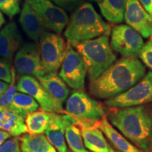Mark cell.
<instances>
[{"label": "cell", "instance_id": "obj_1", "mask_svg": "<svg viewBox=\"0 0 152 152\" xmlns=\"http://www.w3.org/2000/svg\"><path fill=\"white\" fill-rule=\"evenodd\" d=\"M146 67L136 56L123 57L90 84L91 94L111 99L126 92L145 75Z\"/></svg>", "mask_w": 152, "mask_h": 152}, {"label": "cell", "instance_id": "obj_2", "mask_svg": "<svg viewBox=\"0 0 152 152\" xmlns=\"http://www.w3.org/2000/svg\"><path fill=\"white\" fill-rule=\"evenodd\" d=\"M115 128L135 147L145 152L152 151V113L144 106L123 108L109 115Z\"/></svg>", "mask_w": 152, "mask_h": 152}, {"label": "cell", "instance_id": "obj_3", "mask_svg": "<svg viewBox=\"0 0 152 152\" xmlns=\"http://www.w3.org/2000/svg\"><path fill=\"white\" fill-rule=\"evenodd\" d=\"M111 26L95 10L92 4L85 2L74 11L69 18L64 36L72 46L80 42L110 35Z\"/></svg>", "mask_w": 152, "mask_h": 152}, {"label": "cell", "instance_id": "obj_4", "mask_svg": "<svg viewBox=\"0 0 152 152\" xmlns=\"http://www.w3.org/2000/svg\"><path fill=\"white\" fill-rule=\"evenodd\" d=\"M84 62L89 80L94 81L116 60L109 43V35H104L74 45Z\"/></svg>", "mask_w": 152, "mask_h": 152}, {"label": "cell", "instance_id": "obj_5", "mask_svg": "<svg viewBox=\"0 0 152 152\" xmlns=\"http://www.w3.org/2000/svg\"><path fill=\"white\" fill-rule=\"evenodd\" d=\"M66 111L79 125H94L105 114L102 104L83 90L72 93L66 102Z\"/></svg>", "mask_w": 152, "mask_h": 152}, {"label": "cell", "instance_id": "obj_6", "mask_svg": "<svg viewBox=\"0 0 152 152\" xmlns=\"http://www.w3.org/2000/svg\"><path fill=\"white\" fill-rule=\"evenodd\" d=\"M39 47L45 73H56L66 52L65 39L58 34L45 31L39 38Z\"/></svg>", "mask_w": 152, "mask_h": 152}, {"label": "cell", "instance_id": "obj_7", "mask_svg": "<svg viewBox=\"0 0 152 152\" xmlns=\"http://www.w3.org/2000/svg\"><path fill=\"white\" fill-rule=\"evenodd\" d=\"M152 102V71H149L126 92L105 102L113 108H128L144 105Z\"/></svg>", "mask_w": 152, "mask_h": 152}, {"label": "cell", "instance_id": "obj_8", "mask_svg": "<svg viewBox=\"0 0 152 152\" xmlns=\"http://www.w3.org/2000/svg\"><path fill=\"white\" fill-rule=\"evenodd\" d=\"M40 19L45 30L61 35L69 18L64 9L50 0H26Z\"/></svg>", "mask_w": 152, "mask_h": 152}, {"label": "cell", "instance_id": "obj_9", "mask_svg": "<svg viewBox=\"0 0 152 152\" xmlns=\"http://www.w3.org/2000/svg\"><path fill=\"white\" fill-rule=\"evenodd\" d=\"M86 68L80 55L70 43L61 66L59 76L68 86L77 90L84 88Z\"/></svg>", "mask_w": 152, "mask_h": 152}, {"label": "cell", "instance_id": "obj_10", "mask_svg": "<svg viewBox=\"0 0 152 152\" xmlns=\"http://www.w3.org/2000/svg\"><path fill=\"white\" fill-rule=\"evenodd\" d=\"M143 45L142 36L128 25H119L112 29L111 48L123 56H135Z\"/></svg>", "mask_w": 152, "mask_h": 152}, {"label": "cell", "instance_id": "obj_11", "mask_svg": "<svg viewBox=\"0 0 152 152\" xmlns=\"http://www.w3.org/2000/svg\"><path fill=\"white\" fill-rule=\"evenodd\" d=\"M19 92L31 96L37 102L41 109L49 113H64L63 105L53 99L39 80L31 75H21L16 85Z\"/></svg>", "mask_w": 152, "mask_h": 152}, {"label": "cell", "instance_id": "obj_12", "mask_svg": "<svg viewBox=\"0 0 152 152\" xmlns=\"http://www.w3.org/2000/svg\"><path fill=\"white\" fill-rule=\"evenodd\" d=\"M16 71L20 75H31L38 79L45 75L41 62L39 47L34 42H26L14 57Z\"/></svg>", "mask_w": 152, "mask_h": 152}, {"label": "cell", "instance_id": "obj_13", "mask_svg": "<svg viewBox=\"0 0 152 152\" xmlns=\"http://www.w3.org/2000/svg\"><path fill=\"white\" fill-rule=\"evenodd\" d=\"M124 19L128 26L134 28L143 37H150L152 35L151 16L139 0H126Z\"/></svg>", "mask_w": 152, "mask_h": 152}, {"label": "cell", "instance_id": "obj_14", "mask_svg": "<svg viewBox=\"0 0 152 152\" xmlns=\"http://www.w3.org/2000/svg\"><path fill=\"white\" fill-rule=\"evenodd\" d=\"M22 35L16 23L11 22L0 31V56L11 63L21 45Z\"/></svg>", "mask_w": 152, "mask_h": 152}, {"label": "cell", "instance_id": "obj_15", "mask_svg": "<svg viewBox=\"0 0 152 152\" xmlns=\"http://www.w3.org/2000/svg\"><path fill=\"white\" fill-rule=\"evenodd\" d=\"M19 23L25 33L35 42L39 40L46 30L33 7L26 0L20 11Z\"/></svg>", "mask_w": 152, "mask_h": 152}, {"label": "cell", "instance_id": "obj_16", "mask_svg": "<svg viewBox=\"0 0 152 152\" xmlns=\"http://www.w3.org/2000/svg\"><path fill=\"white\" fill-rule=\"evenodd\" d=\"M45 132L48 141L57 152H68L62 115L51 113L49 124Z\"/></svg>", "mask_w": 152, "mask_h": 152}, {"label": "cell", "instance_id": "obj_17", "mask_svg": "<svg viewBox=\"0 0 152 152\" xmlns=\"http://www.w3.org/2000/svg\"><path fill=\"white\" fill-rule=\"evenodd\" d=\"M37 80L49 94L61 105H63V103L67 100L70 90L56 73L45 74Z\"/></svg>", "mask_w": 152, "mask_h": 152}, {"label": "cell", "instance_id": "obj_18", "mask_svg": "<svg viewBox=\"0 0 152 152\" xmlns=\"http://www.w3.org/2000/svg\"><path fill=\"white\" fill-rule=\"evenodd\" d=\"M23 118L8 107H0V129L15 137L28 132Z\"/></svg>", "mask_w": 152, "mask_h": 152}, {"label": "cell", "instance_id": "obj_19", "mask_svg": "<svg viewBox=\"0 0 152 152\" xmlns=\"http://www.w3.org/2000/svg\"><path fill=\"white\" fill-rule=\"evenodd\" d=\"M84 145L92 152H110L103 132L94 125H79Z\"/></svg>", "mask_w": 152, "mask_h": 152}, {"label": "cell", "instance_id": "obj_20", "mask_svg": "<svg viewBox=\"0 0 152 152\" xmlns=\"http://www.w3.org/2000/svg\"><path fill=\"white\" fill-rule=\"evenodd\" d=\"M99 128L106 136L110 142L115 146L120 152H142V150L128 141L121 133L118 132L110 124L107 118L104 116L99 122Z\"/></svg>", "mask_w": 152, "mask_h": 152}, {"label": "cell", "instance_id": "obj_21", "mask_svg": "<svg viewBox=\"0 0 152 152\" xmlns=\"http://www.w3.org/2000/svg\"><path fill=\"white\" fill-rule=\"evenodd\" d=\"M63 115L65 139L73 152H90L85 148L80 126L77 121L68 114Z\"/></svg>", "mask_w": 152, "mask_h": 152}, {"label": "cell", "instance_id": "obj_22", "mask_svg": "<svg viewBox=\"0 0 152 152\" xmlns=\"http://www.w3.org/2000/svg\"><path fill=\"white\" fill-rule=\"evenodd\" d=\"M22 152H57L43 134H25L19 137Z\"/></svg>", "mask_w": 152, "mask_h": 152}, {"label": "cell", "instance_id": "obj_23", "mask_svg": "<svg viewBox=\"0 0 152 152\" xmlns=\"http://www.w3.org/2000/svg\"><path fill=\"white\" fill-rule=\"evenodd\" d=\"M98 4L101 13L108 21L113 24L123 21L126 0H101Z\"/></svg>", "mask_w": 152, "mask_h": 152}, {"label": "cell", "instance_id": "obj_24", "mask_svg": "<svg viewBox=\"0 0 152 152\" xmlns=\"http://www.w3.org/2000/svg\"><path fill=\"white\" fill-rule=\"evenodd\" d=\"M39 105L31 96L22 92H16L8 108L26 118L28 114L37 111Z\"/></svg>", "mask_w": 152, "mask_h": 152}, {"label": "cell", "instance_id": "obj_25", "mask_svg": "<svg viewBox=\"0 0 152 152\" xmlns=\"http://www.w3.org/2000/svg\"><path fill=\"white\" fill-rule=\"evenodd\" d=\"M50 116L51 113L43 110L28 114L25 121L28 132L31 134H43L48 128Z\"/></svg>", "mask_w": 152, "mask_h": 152}, {"label": "cell", "instance_id": "obj_26", "mask_svg": "<svg viewBox=\"0 0 152 152\" xmlns=\"http://www.w3.org/2000/svg\"><path fill=\"white\" fill-rule=\"evenodd\" d=\"M16 91V71L14 66H11V80L6 92L0 96V107H8Z\"/></svg>", "mask_w": 152, "mask_h": 152}, {"label": "cell", "instance_id": "obj_27", "mask_svg": "<svg viewBox=\"0 0 152 152\" xmlns=\"http://www.w3.org/2000/svg\"><path fill=\"white\" fill-rule=\"evenodd\" d=\"M0 10L9 18L20 12V0H0Z\"/></svg>", "mask_w": 152, "mask_h": 152}, {"label": "cell", "instance_id": "obj_28", "mask_svg": "<svg viewBox=\"0 0 152 152\" xmlns=\"http://www.w3.org/2000/svg\"><path fill=\"white\" fill-rule=\"evenodd\" d=\"M137 54L144 66L152 70V41L151 39L143 45Z\"/></svg>", "mask_w": 152, "mask_h": 152}, {"label": "cell", "instance_id": "obj_29", "mask_svg": "<svg viewBox=\"0 0 152 152\" xmlns=\"http://www.w3.org/2000/svg\"><path fill=\"white\" fill-rule=\"evenodd\" d=\"M0 80L9 83L11 80V63L1 58L0 59Z\"/></svg>", "mask_w": 152, "mask_h": 152}, {"label": "cell", "instance_id": "obj_30", "mask_svg": "<svg viewBox=\"0 0 152 152\" xmlns=\"http://www.w3.org/2000/svg\"><path fill=\"white\" fill-rule=\"evenodd\" d=\"M0 152H22L18 137L9 139L0 147Z\"/></svg>", "mask_w": 152, "mask_h": 152}, {"label": "cell", "instance_id": "obj_31", "mask_svg": "<svg viewBox=\"0 0 152 152\" xmlns=\"http://www.w3.org/2000/svg\"><path fill=\"white\" fill-rule=\"evenodd\" d=\"M55 4L64 10H75L80 5L82 4L83 0H50Z\"/></svg>", "mask_w": 152, "mask_h": 152}, {"label": "cell", "instance_id": "obj_32", "mask_svg": "<svg viewBox=\"0 0 152 152\" xmlns=\"http://www.w3.org/2000/svg\"><path fill=\"white\" fill-rule=\"evenodd\" d=\"M139 1L147 14L152 17V0H139Z\"/></svg>", "mask_w": 152, "mask_h": 152}, {"label": "cell", "instance_id": "obj_33", "mask_svg": "<svg viewBox=\"0 0 152 152\" xmlns=\"http://www.w3.org/2000/svg\"><path fill=\"white\" fill-rule=\"evenodd\" d=\"M11 135L9 132L4 130H0V147H1L7 140L10 139Z\"/></svg>", "mask_w": 152, "mask_h": 152}, {"label": "cell", "instance_id": "obj_34", "mask_svg": "<svg viewBox=\"0 0 152 152\" xmlns=\"http://www.w3.org/2000/svg\"><path fill=\"white\" fill-rule=\"evenodd\" d=\"M9 84L5 83V82L0 80V96L3 95L8 89Z\"/></svg>", "mask_w": 152, "mask_h": 152}, {"label": "cell", "instance_id": "obj_35", "mask_svg": "<svg viewBox=\"0 0 152 152\" xmlns=\"http://www.w3.org/2000/svg\"><path fill=\"white\" fill-rule=\"evenodd\" d=\"M4 23H5V18L4 17L1 11H0V29H1V28L2 27L3 25L4 24Z\"/></svg>", "mask_w": 152, "mask_h": 152}, {"label": "cell", "instance_id": "obj_36", "mask_svg": "<svg viewBox=\"0 0 152 152\" xmlns=\"http://www.w3.org/2000/svg\"><path fill=\"white\" fill-rule=\"evenodd\" d=\"M109 149H110V152H113V149H112V147H109Z\"/></svg>", "mask_w": 152, "mask_h": 152}, {"label": "cell", "instance_id": "obj_37", "mask_svg": "<svg viewBox=\"0 0 152 152\" xmlns=\"http://www.w3.org/2000/svg\"><path fill=\"white\" fill-rule=\"evenodd\" d=\"M90 1H101V0H90Z\"/></svg>", "mask_w": 152, "mask_h": 152}, {"label": "cell", "instance_id": "obj_38", "mask_svg": "<svg viewBox=\"0 0 152 152\" xmlns=\"http://www.w3.org/2000/svg\"><path fill=\"white\" fill-rule=\"evenodd\" d=\"M112 149H113V148H112ZM113 152H120V151H116V150H115V149H113Z\"/></svg>", "mask_w": 152, "mask_h": 152}, {"label": "cell", "instance_id": "obj_39", "mask_svg": "<svg viewBox=\"0 0 152 152\" xmlns=\"http://www.w3.org/2000/svg\"><path fill=\"white\" fill-rule=\"evenodd\" d=\"M150 39H151V40L152 41V35H151V36H150Z\"/></svg>", "mask_w": 152, "mask_h": 152}, {"label": "cell", "instance_id": "obj_40", "mask_svg": "<svg viewBox=\"0 0 152 152\" xmlns=\"http://www.w3.org/2000/svg\"><path fill=\"white\" fill-rule=\"evenodd\" d=\"M151 22H152V17H151Z\"/></svg>", "mask_w": 152, "mask_h": 152}]
</instances>
